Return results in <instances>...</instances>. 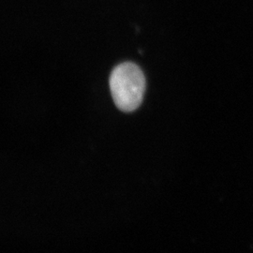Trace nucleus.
I'll return each instance as SVG.
<instances>
[{
    "instance_id": "obj_1",
    "label": "nucleus",
    "mask_w": 253,
    "mask_h": 253,
    "mask_svg": "<svg viewBox=\"0 0 253 253\" xmlns=\"http://www.w3.org/2000/svg\"><path fill=\"white\" fill-rule=\"evenodd\" d=\"M110 89L119 110L129 113L142 104L145 92V78L134 63L125 62L117 66L110 76Z\"/></svg>"
}]
</instances>
